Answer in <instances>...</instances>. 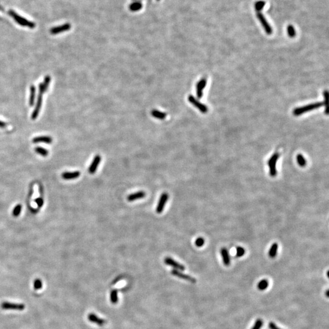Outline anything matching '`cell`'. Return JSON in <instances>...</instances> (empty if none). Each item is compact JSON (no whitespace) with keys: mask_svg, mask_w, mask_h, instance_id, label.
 <instances>
[{"mask_svg":"<svg viewBox=\"0 0 329 329\" xmlns=\"http://www.w3.org/2000/svg\"><path fill=\"white\" fill-rule=\"evenodd\" d=\"M323 102H316V103H313V104H310L303 107H298L295 109L293 110V115L295 116H299L302 115L304 113L308 112L309 111H312L314 109H316L319 107H321V106H323Z\"/></svg>","mask_w":329,"mask_h":329,"instance_id":"cell-1","label":"cell"},{"mask_svg":"<svg viewBox=\"0 0 329 329\" xmlns=\"http://www.w3.org/2000/svg\"><path fill=\"white\" fill-rule=\"evenodd\" d=\"M280 157V154L278 153H274L269 159L268 164L269 169V175L271 177H275L277 175V168L276 165L278 159Z\"/></svg>","mask_w":329,"mask_h":329,"instance_id":"cell-2","label":"cell"},{"mask_svg":"<svg viewBox=\"0 0 329 329\" xmlns=\"http://www.w3.org/2000/svg\"><path fill=\"white\" fill-rule=\"evenodd\" d=\"M9 14L12 17L14 18V19L17 22V23H18L19 24H20L22 26H28L30 28H34L35 25L34 23L26 20L25 18H24L20 17V15H18V14H17L14 11H10L9 12Z\"/></svg>","mask_w":329,"mask_h":329,"instance_id":"cell-3","label":"cell"},{"mask_svg":"<svg viewBox=\"0 0 329 329\" xmlns=\"http://www.w3.org/2000/svg\"><path fill=\"white\" fill-rule=\"evenodd\" d=\"M257 17L258 18V19L259 20L260 23L261 24L263 29L265 30L266 33L268 35H271L272 33V29L271 26L269 25V24L268 23V21L266 20V19L265 18V17H264L261 12H257Z\"/></svg>","mask_w":329,"mask_h":329,"instance_id":"cell-4","label":"cell"},{"mask_svg":"<svg viewBox=\"0 0 329 329\" xmlns=\"http://www.w3.org/2000/svg\"><path fill=\"white\" fill-rule=\"evenodd\" d=\"M1 308L4 310H14L22 311L25 308V305L23 304H16L9 302H3L1 304Z\"/></svg>","mask_w":329,"mask_h":329,"instance_id":"cell-5","label":"cell"},{"mask_svg":"<svg viewBox=\"0 0 329 329\" xmlns=\"http://www.w3.org/2000/svg\"><path fill=\"white\" fill-rule=\"evenodd\" d=\"M168 198L169 195L167 193L165 192L161 194L156 208V212L157 213L161 214L163 212Z\"/></svg>","mask_w":329,"mask_h":329,"instance_id":"cell-6","label":"cell"},{"mask_svg":"<svg viewBox=\"0 0 329 329\" xmlns=\"http://www.w3.org/2000/svg\"><path fill=\"white\" fill-rule=\"evenodd\" d=\"M188 99H189V102L191 104H193L194 107L198 109L202 113L205 114V113H207L208 112V107L206 106H205L204 104H202V103L200 102L198 100H197L193 95H190L189 98H188Z\"/></svg>","mask_w":329,"mask_h":329,"instance_id":"cell-7","label":"cell"},{"mask_svg":"<svg viewBox=\"0 0 329 329\" xmlns=\"http://www.w3.org/2000/svg\"><path fill=\"white\" fill-rule=\"evenodd\" d=\"M42 100H43V93L39 92V94L38 95V98H37V103H36V105H35V107L34 110L33 111L32 115H31V118L32 120H35L37 117L39 115V114L40 112V109L42 107Z\"/></svg>","mask_w":329,"mask_h":329,"instance_id":"cell-8","label":"cell"},{"mask_svg":"<svg viewBox=\"0 0 329 329\" xmlns=\"http://www.w3.org/2000/svg\"><path fill=\"white\" fill-rule=\"evenodd\" d=\"M171 274L173 275H174V276H176V277L180 278V279L185 280L186 281H190V282H191V283H196V280L194 277H191L189 275L184 274V273H182V272H181V271L176 270V269L172 270L171 271Z\"/></svg>","mask_w":329,"mask_h":329,"instance_id":"cell-9","label":"cell"},{"mask_svg":"<svg viewBox=\"0 0 329 329\" xmlns=\"http://www.w3.org/2000/svg\"><path fill=\"white\" fill-rule=\"evenodd\" d=\"M164 262L166 265H169L170 266H172L173 268H174L178 270H180V271H184L185 268L184 265L180 264L179 263L177 262L176 260H174V259L170 258V257H166L164 260Z\"/></svg>","mask_w":329,"mask_h":329,"instance_id":"cell-10","label":"cell"},{"mask_svg":"<svg viewBox=\"0 0 329 329\" xmlns=\"http://www.w3.org/2000/svg\"><path fill=\"white\" fill-rule=\"evenodd\" d=\"M207 84V79L205 78L201 79L196 85V95L197 98L201 99L203 96V90L205 89Z\"/></svg>","mask_w":329,"mask_h":329,"instance_id":"cell-11","label":"cell"},{"mask_svg":"<svg viewBox=\"0 0 329 329\" xmlns=\"http://www.w3.org/2000/svg\"><path fill=\"white\" fill-rule=\"evenodd\" d=\"M101 161V157L99 155H96L95 157H94L93 161L89 168V173L91 174L95 173Z\"/></svg>","mask_w":329,"mask_h":329,"instance_id":"cell-12","label":"cell"},{"mask_svg":"<svg viewBox=\"0 0 329 329\" xmlns=\"http://www.w3.org/2000/svg\"><path fill=\"white\" fill-rule=\"evenodd\" d=\"M145 196H146V193L145 191H140L128 195L127 199L129 202H132L138 199H143Z\"/></svg>","mask_w":329,"mask_h":329,"instance_id":"cell-13","label":"cell"},{"mask_svg":"<svg viewBox=\"0 0 329 329\" xmlns=\"http://www.w3.org/2000/svg\"><path fill=\"white\" fill-rule=\"evenodd\" d=\"M221 252V257L222 258V261H223V263L225 265V266H229L230 264V255H229V253L227 251V249L225 248H223L221 249L220 251Z\"/></svg>","mask_w":329,"mask_h":329,"instance_id":"cell-14","label":"cell"},{"mask_svg":"<svg viewBox=\"0 0 329 329\" xmlns=\"http://www.w3.org/2000/svg\"><path fill=\"white\" fill-rule=\"evenodd\" d=\"M71 26L70 24L67 23V24H65L63 25L58 26V27H54L50 30V32L52 34H57L60 32H62L63 31H68L70 29Z\"/></svg>","mask_w":329,"mask_h":329,"instance_id":"cell-15","label":"cell"},{"mask_svg":"<svg viewBox=\"0 0 329 329\" xmlns=\"http://www.w3.org/2000/svg\"><path fill=\"white\" fill-rule=\"evenodd\" d=\"M88 319L90 322H91L93 323L96 324L97 325H100V326L104 325V324H106V321L105 320H104V319L99 318L96 315L93 314V313L89 314V316H88Z\"/></svg>","mask_w":329,"mask_h":329,"instance_id":"cell-16","label":"cell"},{"mask_svg":"<svg viewBox=\"0 0 329 329\" xmlns=\"http://www.w3.org/2000/svg\"><path fill=\"white\" fill-rule=\"evenodd\" d=\"M81 175L79 171H73V172H64L62 174V177L65 180H71L75 179L79 177Z\"/></svg>","mask_w":329,"mask_h":329,"instance_id":"cell-17","label":"cell"},{"mask_svg":"<svg viewBox=\"0 0 329 329\" xmlns=\"http://www.w3.org/2000/svg\"><path fill=\"white\" fill-rule=\"evenodd\" d=\"M53 142V139L48 136H39L33 138L32 142L34 143L43 142L46 143H51Z\"/></svg>","mask_w":329,"mask_h":329,"instance_id":"cell-18","label":"cell"},{"mask_svg":"<svg viewBox=\"0 0 329 329\" xmlns=\"http://www.w3.org/2000/svg\"><path fill=\"white\" fill-rule=\"evenodd\" d=\"M151 115L154 118L159 120H164L166 117V113L158 111L157 110H153L151 111Z\"/></svg>","mask_w":329,"mask_h":329,"instance_id":"cell-19","label":"cell"},{"mask_svg":"<svg viewBox=\"0 0 329 329\" xmlns=\"http://www.w3.org/2000/svg\"><path fill=\"white\" fill-rule=\"evenodd\" d=\"M35 91H36V89L35 86L34 85H32L30 87V106L31 107L33 106L34 104Z\"/></svg>","mask_w":329,"mask_h":329,"instance_id":"cell-20","label":"cell"},{"mask_svg":"<svg viewBox=\"0 0 329 329\" xmlns=\"http://www.w3.org/2000/svg\"><path fill=\"white\" fill-rule=\"evenodd\" d=\"M278 250V244L277 243H274L269 249V257L273 258L276 257Z\"/></svg>","mask_w":329,"mask_h":329,"instance_id":"cell-21","label":"cell"},{"mask_svg":"<svg viewBox=\"0 0 329 329\" xmlns=\"http://www.w3.org/2000/svg\"><path fill=\"white\" fill-rule=\"evenodd\" d=\"M268 285H269V282H268V280L263 279L258 282V285H257V288L259 290L263 291V290L266 289L268 287Z\"/></svg>","mask_w":329,"mask_h":329,"instance_id":"cell-22","label":"cell"},{"mask_svg":"<svg viewBox=\"0 0 329 329\" xmlns=\"http://www.w3.org/2000/svg\"><path fill=\"white\" fill-rule=\"evenodd\" d=\"M142 7V4L140 2H135L130 5V10L132 12H135L140 10Z\"/></svg>","mask_w":329,"mask_h":329,"instance_id":"cell-23","label":"cell"},{"mask_svg":"<svg viewBox=\"0 0 329 329\" xmlns=\"http://www.w3.org/2000/svg\"><path fill=\"white\" fill-rule=\"evenodd\" d=\"M265 5V2L264 1H258L254 4V8L257 12H261Z\"/></svg>","mask_w":329,"mask_h":329,"instance_id":"cell-24","label":"cell"},{"mask_svg":"<svg viewBox=\"0 0 329 329\" xmlns=\"http://www.w3.org/2000/svg\"><path fill=\"white\" fill-rule=\"evenodd\" d=\"M297 162L298 165L301 167L305 166L307 164V161L305 158L301 154H298L297 156Z\"/></svg>","mask_w":329,"mask_h":329,"instance_id":"cell-25","label":"cell"},{"mask_svg":"<svg viewBox=\"0 0 329 329\" xmlns=\"http://www.w3.org/2000/svg\"><path fill=\"white\" fill-rule=\"evenodd\" d=\"M35 151L38 153L39 154L43 156V157H46L48 155V150H46V149L42 148V147H37L35 148Z\"/></svg>","mask_w":329,"mask_h":329,"instance_id":"cell-26","label":"cell"},{"mask_svg":"<svg viewBox=\"0 0 329 329\" xmlns=\"http://www.w3.org/2000/svg\"><path fill=\"white\" fill-rule=\"evenodd\" d=\"M287 32L288 36L291 38H293L296 35V30L293 25H288L287 27Z\"/></svg>","mask_w":329,"mask_h":329,"instance_id":"cell-27","label":"cell"},{"mask_svg":"<svg viewBox=\"0 0 329 329\" xmlns=\"http://www.w3.org/2000/svg\"><path fill=\"white\" fill-rule=\"evenodd\" d=\"M22 209V206L21 204L17 205L15 207V208L14 209L13 212H12V215H13L14 217H18V216L20 215V214L21 213Z\"/></svg>","mask_w":329,"mask_h":329,"instance_id":"cell-28","label":"cell"},{"mask_svg":"<svg viewBox=\"0 0 329 329\" xmlns=\"http://www.w3.org/2000/svg\"><path fill=\"white\" fill-rule=\"evenodd\" d=\"M43 287L42 281L40 279H36L34 281V288L35 290H39Z\"/></svg>","mask_w":329,"mask_h":329,"instance_id":"cell-29","label":"cell"},{"mask_svg":"<svg viewBox=\"0 0 329 329\" xmlns=\"http://www.w3.org/2000/svg\"><path fill=\"white\" fill-rule=\"evenodd\" d=\"M110 300L113 304L118 302V294L116 290H112L110 293Z\"/></svg>","mask_w":329,"mask_h":329,"instance_id":"cell-30","label":"cell"},{"mask_svg":"<svg viewBox=\"0 0 329 329\" xmlns=\"http://www.w3.org/2000/svg\"><path fill=\"white\" fill-rule=\"evenodd\" d=\"M323 95L324 98V102H323V104L325 106V113L327 115L328 114V91H324L323 93Z\"/></svg>","mask_w":329,"mask_h":329,"instance_id":"cell-31","label":"cell"},{"mask_svg":"<svg viewBox=\"0 0 329 329\" xmlns=\"http://www.w3.org/2000/svg\"><path fill=\"white\" fill-rule=\"evenodd\" d=\"M263 325V321L261 319H258L255 322L254 325L252 327L251 329H261Z\"/></svg>","mask_w":329,"mask_h":329,"instance_id":"cell-32","label":"cell"},{"mask_svg":"<svg viewBox=\"0 0 329 329\" xmlns=\"http://www.w3.org/2000/svg\"><path fill=\"white\" fill-rule=\"evenodd\" d=\"M50 81H51V77L48 75V76H46L45 78L44 82H43V83H42V84H43V87H44V88H45V90L46 91H47V89H48V86H49V84H50Z\"/></svg>","mask_w":329,"mask_h":329,"instance_id":"cell-33","label":"cell"},{"mask_svg":"<svg viewBox=\"0 0 329 329\" xmlns=\"http://www.w3.org/2000/svg\"><path fill=\"white\" fill-rule=\"evenodd\" d=\"M204 243H205V240H204V239L203 238L199 237V238H197V239L196 240V241H195V244H196V246L197 247L201 248V247H202V246L204 245Z\"/></svg>","mask_w":329,"mask_h":329,"instance_id":"cell-34","label":"cell"},{"mask_svg":"<svg viewBox=\"0 0 329 329\" xmlns=\"http://www.w3.org/2000/svg\"><path fill=\"white\" fill-rule=\"evenodd\" d=\"M244 253H245V250H244V248H243L241 247H238L237 248L236 256L237 257H241L243 256Z\"/></svg>","mask_w":329,"mask_h":329,"instance_id":"cell-35","label":"cell"},{"mask_svg":"<svg viewBox=\"0 0 329 329\" xmlns=\"http://www.w3.org/2000/svg\"><path fill=\"white\" fill-rule=\"evenodd\" d=\"M35 201L36 204H37V205H38V207H42L43 206L44 201H43V199L42 198V197H38V198H37L35 200Z\"/></svg>","mask_w":329,"mask_h":329,"instance_id":"cell-36","label":"cell"},{"mask_svg":"<svg viewBox=\"0 0 329 329\" xmlns=\"http://www.w3.org/2000/svg\"><path fill=\"white\" fill-rule=\"evenodd\" d=\"M269 328L270 329H281V328H279L278 326H277L275 323H272V322H270L269 323Z\"/></svg>","mask_w":329,"mask_h":329,"instance_id":"cell-37","label":"cell"},{"mask_svg":"<svg viewBox=\"0 0 329 329\" xmlns=\"http://www.w3.org/2000/svg\"><path fill=\"white\" fill-rule=\"evenodd\" d=\"M6 126V124L3 121H0V127H5Z\"/></svg>","mask_w":329,"mask_h":329,"instance_id":"cell-38","label":"cell"},{"mask_svg":"<svg viewBox=\"0 0 329 329\" xmlns=\"http://www.w3.org/2000/svg\"><path fill=\"white\" fill-rule=\"evenodd\" d=\"M328 292H329V290H328V289H327L326 290V291H325V295H326V296H327V297H328V295H329V294H328Z\"/></svg>","mask_w":329,"mask_h":329,"instance_id":"cell-39","label":"cell"},{"mask_svg":"<svg viewBox=\"0 0 329 329\" xmlns=\"http://www.w3.org/2000/svg\"><path fill=\"white\" fill-rule=\"evenodd\" d=\"M157 1H160V0H157Z\"/></svg>","mask_w":329,"mask_h":329,"instance_id":"cell-40","label":"cell"}]
</instances>
